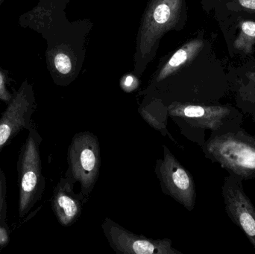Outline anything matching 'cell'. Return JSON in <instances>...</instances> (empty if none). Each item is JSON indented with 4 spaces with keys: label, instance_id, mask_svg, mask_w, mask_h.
<instances>
[{
    "label": "cell",
    "instance_id": "obj_6",
    "mask_svg": "<svg viewBox=\"0 0 255 254\" xmlns=\"http://www.w3.org/2000/svg\"><path fill=\"white\" fill-rule=\"evenodd\" d=\"M156 172L163 190L191 211L196 203V192L191 174L164 146V158L157 162Z\"/></svg>",
    "mask_w": 255,
    "mask_h": 254
},
{
    "label": "cell",
    "instance_id": "obj_14",
    "mask_svg": "<svg viewBox=\"0 0 255 254\" xmlns=\"http://www.w3.org/2000/svg\"><path fill=\"white\" fill-rule=\"evenodd\" d=\"M243 32L250 37H255V22H245L242 25Z\"/></svg>",
    "mask_w": 255,
    "mask_h": 254
},
{
    "label": "cell",
    "instance_id": "obj_15",
    "mask_svg": "<svg viewBox=\"0 0 255 254\" xmlns=\"http://www.w3.org/2000/svg\"><path fill=\"white\" fill-rule=\"evenodd\" d=\"M243 7L255 10V0H239Z\"/></svg>",
    "mask_w": 255,
    "mask_h": 254
},
{
    "label": "cell",
    "instance_id": "obj_10",
    "mask_svg": "<svg viewBox=\"0 0 255 254\" xmlns=\"http://www.w3.org/2000/svg\"><path fill=\"white\" fill-rule=\"evenodd\" d=\"M9 242V228L7 224V180L5 173L0 169V249Z\"/></svg>",
    "mask_w": 255,
    "mask_h": 254
},
{
    "label": "cell",
    "instance_id": "obj_16",
    "mask_svg": "<svg viewBox=\"0 0 255 254\" xmlns=\"http://www.w3.org/2000/svg\"><path fill=\"white\" fill-rule=\"evenodd\" d=\"M133 83V78H132L131 76H128V77H127V79H126L125 83H124V85H125V86H127V87H130V86H132Z\"/></svg>",
    "mask_w": 255,
    "mask_h": 254
},
{
    "label": "cell",
    "instance_id": "obj_7",
    "mask_svg": "<svg viewBox=\"0 0 255 254\" xmlns=\"http://www.w3.org/2000/svg\"><path fill=\"white\" fill-rule=\"evenodd\" d=\"M105 234L117 253L125 254H180L169 240H154L135 235L109 219L103 224Z\"/></svg>",
    "mask_w": 255,
    "mask_h": 254
},
{
    "label": "cell",
    "instance_id": "obj_8",
    "mask_svg": "<svg viewBox=\"0 0 255 254\" xmlns=\"http://www.w3.org/2000/svg\"><path fill=\"white\" fill-rule=\"evenodd\" d=\"M35 108L29 89L23 88L12 98L0 118V152L21 131L31 128Z\"/></svg>",
    "mask_w": 255,
    "mask_h": 254
},
{
    "label": "cell",
    "instance_id": "obj_2",
    "mask_svg": "<svg viewBox=\"0 0 255 254\" xmlns=\"http://www.w3.org/2000/svg\"><path fill=\"white\" fill-rule=\"evenodd\" d=\"M28 131V136L19 151L17 161L18 214L20 219L26 216L38 202L45 188L40 151L42 137L34 122Z\"/></svg>",
    "mask_w": 255,
    "mask_h": 254
},
{
    "label": "cell",
    "instance_id": "obj_12",
    "mask_svg": "<svg viewBox=\"0 0 255 254\" xmlns=\"http://www.w3.org/2000/svg\"><path fill=\"white\" fill-rule=\"evenodd\" d=\"M170 16V9L166 4H161L156 7L154 12V18L156 22L160 24L165 23Z\"/></svg>",
    "mask_w": 255,
    "mask_h": 254
},
{
    "label": "cell",
    "instance_id": "obj_11",
    "mask_svg": "<svg viewBox=\"0 0 255 254\" xmlns=\"http://www.w3.org/2000/svg\"><path fill=\"white\" fill-rule=\"evenodd\" d=\"M55 65L59 73L67 74L71 70L72 65L70 58L65 54H58L55 58Z\"/></svg>",
    "mask_w": 255,
    "mask_h": 254
},
{
    "label": "cell",
    "instance_id": "obj_13",
    "mask_svg": "<svg viewBox=\"0 0 255 254\" xmlns=\"http://www.w3.org/2000/svg\"><path fill=\"white\" fill-rule=\"evenodd\" d=\"M187 52L184 49H179L171 58L169 62V66H170L171 67H178L183 64L187 60Z\"/></svg>",
    "mask_w": 255,
    "mask_h": 254
},
{
    "label": "cell",
    "instance_id": "obj_4",
    "mask_svg": "<svg viewBox=\"0 0 255 254\" xmlns=\"http://www.w3.org/2000/svg\"><path fill=\"white\" fill-rule=\"evenodd\" d=\"M68 161L72 177L80 182L84 193H88L100 172V145L97 137L89 132L76 134L69 149Z\"/></svg>",
    "mask_w": 255,
    "mask_h": 254
},
{
    "label": "cell",
    "instance_id": "obj_1",
    "mask_svg": "<svg viewBox=\"0 0 255 254\" xmlns=\"http://www.w3.org/2000/svg\"><path fill=\"white\" fill-rule=\"evenodd\" d=\"M205 157L244 180L255 178V136L233 127L211 133L202 146Z\"/></svg>",
    "mask_w": 255,
    "mask_h": 254
},
{
    "label": "cell",
    "instance_id": "obj_9",
    "mask_svg": "<svg viewBox=\"0 0 255 254\" xmlns=\"http://www.w3.org/2000/svg\"><path fill=\"white\" fill-rule=\"evenodd\" d=\"M70 183L67 179H61L52 200V210L59 223L64 227L71 225L82 212V204L72 192Z\"/></svg>",
    "mask_w": 255,
    "mask_h": 254
},
{
    "label": "cell",
    "instance_id": "obj_3",
    "mask_svg": "<svg viewBox=\"0 0 255 254\" xmlns=\"http://www.w3.org/2000/svg\"><path fill=\"white\" fill-rule=\"evenodd\" d=\"M169 114L193 129L212 132L239 126L244 121V114L229 104H176L171 106Z\"/></svg>",
    "mask_w": 255,
    "mask_h": 254
},
{
    "label": "cell",
    "instance_id": "obj_5",
    "mask_svg": "<svg viewBox=\"0 0 255 254\" xmlns=\"http://www.w3.org/2000/svg\"><path fill=\"white\" fill-rule=\"evenodd\" d=\"M244 181L242 177L229 174L224 178L222 195L228 216L255 249V207L244 190Z\"/></svg>",
    "mask_w": 255,
    "mask_h": 254
}]
</instances>
